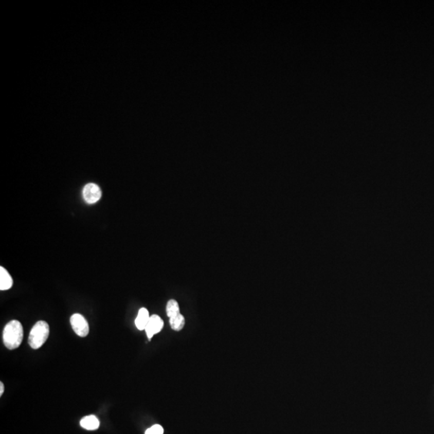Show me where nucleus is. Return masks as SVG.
Here are the masks:
<instances>
[{"instance_id": "nucleus-1", "label": "nucleus", "mask_w": 434, "mask_h": 434, "mask_svg": "<svg viewBox=\"0 0 434 434\" xmlns=\"http://www.w3.org/2000/svg\"><path fill=\"white\" fill-rule=\"evenodd\" d=\"M24 339L22 324L18 320L10 321L3 331V339L6 348L9 350L18 348Z\"/></svg>"}, {"instance_id": "nucleus-2", "label": "nucleus", "mask_w": 434, "mask_h": 434, "mask_svg": "<svg viewBox=\"0 0 434 434\" xmlns=\"http://www.w3.org/2000/svg\"><path fill=\"white\" fill-rule=\"evenodd\" d=\"M49 331V326L45 321L37 322L31 328L28 337L29 346L32 349H39L48 339Z\"/></svg>"}, {"instance_id": "nucleus-3", "label": "nucleus", "mask_w": 434, "mask_h": 434, "mask_svg": "<svg viewBox=\"0 0 434 434\" xmlns=\"http://www.w3.org/2000/svg\"><path fill=\"white\" fill-rule=\"evenodd\" d=\"M73 330L78 336L86 337L89 332V326L85 317L81 314H74L70 318Z\"/></svg>"}, {"instance_id": "nucleus-4", "label": "nucleus", "mask_w": 434, "mask_h": 434, "mask_svg": "<svg viewBox=\"0 0 434 434\" xmlns=\"http://www.w3.org/2000/svg\"><path fill=\"white\" fill-rule=\"evenodd\" d=\"M83 199L88 204H95L101 200V190L98 185L94 183L87 184L82 191Z\"/></svg>"}, {"instance_id": "nucleus-5", "label": "nucleus", "mask_w": 434, "mask_h": 434, "mask_svg": "<svg viewBox=\"0 0 434 434\" xmlns=\"http://www.w3.org/2000/svg\"><path fill=\"white\" fill-rule=\"evenodd\" d=\"M164 328V321L157 315H151L149 322L146 327L145 331L148 339H151L154 335L159 333Z\"/></svg>"}, {"instance_id": "nucleus-6", "label": "nucleus", "mask_w": 434, "mask_h": 434, "mask_svg": "<svg viewBox=\"0 0 434 434\" xmlns=\"http://www.w3.org/2000/svg\"><path fill=\"white\" fill-rule=\"evenodd\" d=\"M12 285H13V279L9 273L4 267H0V290L8 291L11 289Z\"/></svg>"}, {"instance_id": "nucleus-7", "label": "nucleus", "mask_w": 434, "mask_h": 434, "mask_svg": "<svg viewBox=\"0 0 434 434\" xmlns=\"http://www.w3.org/2000/svg\"><path fill=\"white\" fill-rule=\"evenodd\" d=\"M150 318H151V316H150L149 311H148V309L144 308H141L138 311V316L135 319L136 328L140 331L145 330L146 327L149 322Z\"/></svg>"}, {"instance_id": "nucleus-8", "label": "nucleus", "mask_w": 434, "mask_h": 434, "mask_svg": "<svg viewBox=\"0 0 434 434\" xmlns=\"http://www.w3.org/2000/svg\"><path fill=\"white\" fill-rule=\"evenodd\" d=\"M80 425L82 428L87 430H96L99 428V420L94 415L85 417L81 420Z\"/></svg>"}, {"instance_id": "nucleus-9", "label": "nucleus", "mask_w": 434, "mask_h": 434, "mask_svg": "<svg viewBox=\"0 0 434 434\" xmlns=\"http://www.w3.org/2000/svg\"><path fill=\"white\" fill-rule=\"evenodd\" d=\"M169 323L171 329L175 331H179L184 328L185 318L181 314H178L172 318H170Z\"/></svg>"}, {"instance_id": "nucleus-10", "label": "nucleus", "mask_w": 434, "mask_h": 434, "mask_svg": "<svg viewBox=\"0 0 434 434\" xmlns=\"http://www.w3.org/2000/svg\"><path fill=\"white\" fill-rule=\"evenodd\" d=\"M166 312L167 315L169 318L175 316V315L180 314V310H179V305L178 302L174 299H171L168 301L167 306H166Z\"/></svg>"}, {"instance_id": "nucleus-11", "label": "nucleus", "mask_w": 434, "mask_h": 434, "mask_svg": "<svg viewBox=\"0 0 434 434\" xmlns=\"http://www.w3.org/2000/svg\"><path fill=\"white\" fill-rule=\"evenodd\" d=\"M164 428L161 425H155L146 431L145 434H164Z\"/></svg>"}, {"instance_id": "nucleus-12", "label": "nucleus", "mask_w": 434, "mask_h": 434, "mask_svg": "<svg viewBox=\"0 0 434 434\" xmlns=\"http://www.w3.org/2000/svg\"><path fill=\"white\" fill-rule=\"evenodd\" d=\"M4 392V385L3 382H0V395L2 396Z\"/></svg>"}]
</instances>
